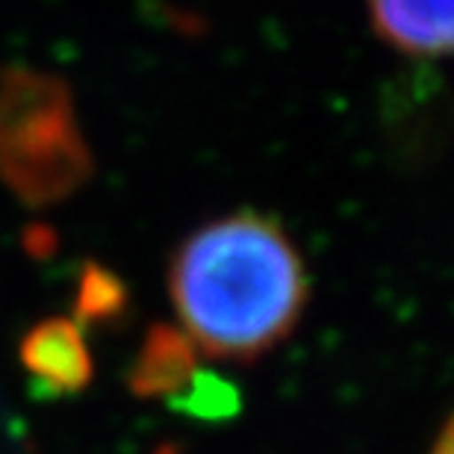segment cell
<instances>
[{
  "label": "cell",
  "mask_w": 454,
  "mask_h": 454,
  "mask_svg": "<svg viewBox=\"0 0 454 454\" xmlns=\"http://www.w3.org/2000/svg\"><path fill=\"white\" fill-rule=\"evenodd\" d=\"M168 293L198 351L254 363L301 322L310 278L278 219L236 210L201 224L177 245Z\"/></svg>",
  "instance_id": "cell-1"
},
{
  "label": "cell",
  "mask_w": 454,
  "mask_h": 454,
  "mask_svg": "<svg viewBox=\"0 0 454 454\" xmlns=\"http://www.w3.org/2000/svg\"><path fill=\"white\" fill-rule=\"evenodd\" d=\"M95 175L74 95L59 74L0 71V184L27 207L59 204Z\"/></svg>",
  "instance_id": "cell-2"
},
{
  "label": "cell",
  "mask_w": 454,
  "mask_h": 454,
  "mask_svg": "<svg viewBox=\"0 0 454 454\" xmlns=\"http://www.w3.org/2000/svg\"><path fill=\"white\" fill-rule=\"evenodd\" d=\"M18 360L35 393L51 398L83 393L95 375L86 331L66 316L35 322L18 342Z\"/></svg>",
  "instance_id": "cell-3"
},
{
  "label": "cell",
  "mask_w": 454,
  "mask_h": 454,
  "mask_svg": "<svg viewBox=\"0 0 454 454\" xmlns=\"http://www.w3.org/2000/svg\"><path fill=\"white\" fill-rule=\"evenodd\" d=\"M127 307H130V295L124 280L101 262H83L74 298V322L80 328L89 331L121 322Z\"/></svg>",
  "instance_id": "cell-6"
},
{
  "label": "cell",
  "mask_w": 454,
  "mask_h": 454,
  "mask_svg": "<svg viewBox=\"0 0 454 454\" xmlns=\"http://www.w3.org/2000/svg\"><path fill=\"white\" fill-rule=\"evenodd\" d=\"M434 454H451V425H446L437 440V449H434Z\"/></svg>",
  "instance_id": "cell-8"
},
{
  "label": "cell",
  "mask_w": 454,
  "mask_h": 454,
  "mask_svg": "<svg viewBox=\"0 0 454 454\" xmlns=\"http://www.w3.org/2000/svg\"><path fill=\"white\" fill-rule=\"evenodd\" d=\"M198 369V348L175 325H153L127 369V389L136 398H171Z\"/></svg>",
  "instance_id": "cell-5"
},
{
  "label": "cell",
  "mask_w": 454,
  "mask_h": 454,
  "mask_svg": "<svg viewBox=\"0 0 454 454\" xmlns=\"http://www.w3.org/2000/svg\"><path fill=\"white\" fill-rule=\"evenodd\" d=\"M168 407L198 422H231L242 413V393L233 380L195 369L186 387L168 398Z\"/></svg>",
  "instance_id": "cell-7"
},
{
  "label": "cell",
  "mask_w": 454,
  "mask_h": 454,
  "mask_svg": "<svg viewBox=\"0 0 454 454\" xmlns=\"http://www.w3.org/2000/svg\"><path fill=\"white\" fill-rule=\"evenodd\" d=\"M380 42L404 57L437 59L451 51V0H366Z\"/></svg>",
  "instance_id": "cell-4"
}]
</instances>
